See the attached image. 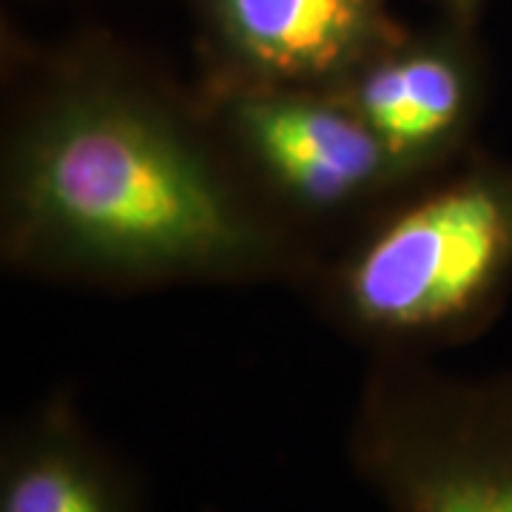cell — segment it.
I'll use <instances>...</instances> for the list:
<instances>
[{
	"label": "cell",
	"instance_id": "cell-1",
	"mask_svg": "<svg viewBox=\"0 0 512 512\" xmlns=\"http://www.w3.org/2000/svg\"><path fill=\"white\" fill-rule=\"evenodd\" d=\"M12 211L32 242L117 271H211L259 245L211 163L163 111L83 86L23 131Z\"/></svg>",
	"mask_w": 512,
	"mask_h": 512
},
{
	"label": "cell",
	"instance_id": "cell-2",
	"mask_svg": "<svg viewBox=\"0 0 512 512\" xmlns=\"http://www.w3.org/2000/svg\"><path fill=\"white\" fill-rule=\"evenodd\" d=\"M350 444L387 512H512V379L382 367Z\"/></svg>",
	"mask_w": 512,
	"mask_h": 512
},
{
	"label": "cell",
	"instance_id": "cell-3",
	"mask_svg": "<svg viewBox=\"0 0 512 512\" xmlns=\"http://www.w3.org/2000/svg\"><path fill=\"white\" fill-rule=\"evenodd\" d=\"M512 274V171L481 168L387 222L350 262L345 302L376 333L464 322Z\"/></svg>",
	"mask_w": 512,
	"mask_h": 512
},
{
	"label": "cell",
	"instance_id": "cell-4",
	"mask_svg": "<svg viewBox=\"0 0 512 512\" xmlns=\"http://www.w3.org/2000/svg\"><path fill=\"white\" fill-rule=\"evenodd\" d=\"M234 126L256 163L311 208L345 205L396 174L382 140L345 100L271 86L239 100Z\"/></svg>",
	"mask_w": 512,
	"mask_h": 512
},
{
	"label": "cell",
	"instance_id": "cell-5",
	"mask_svg": "<svg viewBox=\"0 0 512 512\" xmlns=\"http://www.w3.org/2000/svg\"><path fill=\"white\" fill-rule=\"evenodd\" d=\"M225 49L262 86L353 74L393 46L379 0H208Z\"/></svg>",
	"mask_w": 512,
	"mask_h": 512
},
{
	"label": "cell",
	"instance_id": "cell-6",
	"mask_svg": "<svg viewBox=\"0 0 512 512\" xmlns=\"http://www.w3.org/2000/svg\"><path fill=\"white\" fill-rule=\"evenodd\" d=\"M345 100L387 148L393 168H416L450 148L470 123L476 72L450 40L390 46L350 77Z\"/></svg>",
	"mask_w": 512,
	"mask_h": 512
},
{
	"label": "cell",
	"instance_id": "cell-7",
	"mask_svg": "<svg viewBox=\"0 0 512 512\" xmlns=\"http://www.w3.org/2000/svg\"><path fill=\"white\" fill-rule=\"evenodd\" d=\"M0 512H143L128 476L55 404L6 441Z\"/></svg>",
	"mask_w": 512,
	"mask_h": 512
},
{
	"label": "cell",
	"instance_id": "cell-8",
	"mask_svg": "<svg viewBox=\"0 0 512 512\" xmlns=\"http://www.w3.org/2000/svg\"><path fill=\"white\" fill-rule=\"evenodd\" d=\"M447 6H453V9H458L461 15H467V12H473L476 9L478 0H444Z\"/></svg>",
	"mask_w": 512,
	"mask_h": 512
}]
</instances>
